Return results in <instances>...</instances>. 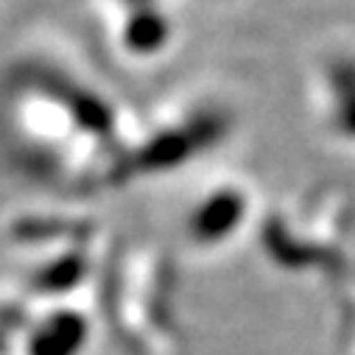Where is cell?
Masks as SVG:
<instances>
[{"mask_svg":"<svg viewBox=\"0 0 355 355\" xmlns=\"http://www.w3.org/2000/svg\"><path fill=\"white\" fill-rule=\"evenodd\" d=\"M241 196L227 191V193H216L207 202L199 205V210L191 218V238L196 243H216L224 241L232 227L238 224L243 207H241Z\"/></svg>","mask_w":355,"mask_h":355,"instance_id":"obj_3","label":"cell"},{"mask_svg":"<svg viewBox=\"0 0 355 355\" xmlns=\"http://www.w3.org/2000/svg\"><path fill=\"white\" fill-rule=\"evenodd\" d=\"M121 9L118 45L129 56L159 53L171 37L168 15L162 12V0H110Z\"/></svg>","mask_w":355,"mask_h":355,"instance_id":"obj_1","label":"cell"},{"mask_svg":"<svg viewBox=\"0 0 355 355\" xmlns=\"http://www.w3.org/2000/svg\"><path fill=\"white\" fill-rule=\"evenodd\" d=\"M87 338L84 316L73 311H62L45 316L42 324L23 330L26 355H76Z\"/></svg>","mask_w":355,"mask_h":355,"instance_id":"obj_2","label":"cell"}]
</instances>
